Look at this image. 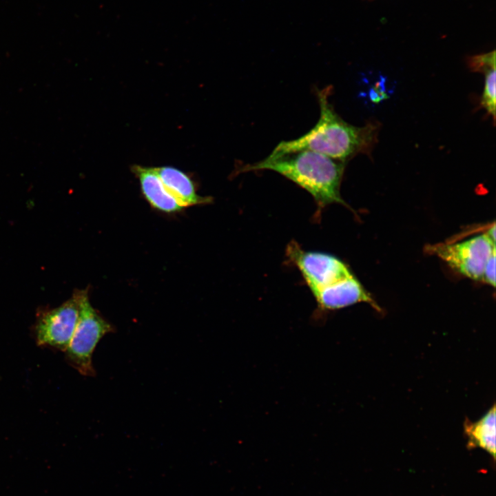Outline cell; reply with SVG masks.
<instances>
[{
  "instance_id": "cell-1",
  "label": "cell",
  "mask_w": 496,
  "mask_h": 496,
  "mask_svg": "<svg viewBox=\"0 0 496 496\" xmlns=\"http://www.w3.org/2000/svg\"><path fill=\"white\" fill-rule=\"evenodd\" d=\"M331 90V86L316 89L320 117L314 127L296 139L281 141L268 156L311 150L346 163L358 154L371 153L377 140L378 126L369 123L356 127L344 121L329 101Z\"/></svg>"
},
{
  "instance_id": "cell-2",
  "label": "cell",
  "mask_w": 496,
  "mask_h": 496,
  "mask_svg": "<svg viewBox=\"0 0 496 496\" xmlns=\"http://www.w3.org/2000/svg\"><path fill=\"white\" fill-rule=\"evenodd\" d=\"M345 162L322 154L301 150L269 157L238 167L237 174L268 169L276 172L307 191L313 198L320 213L333 203L347 206L340 196V185Z\"/></svg>"
},
{
  "instance_id": "cell-3",
  "label": "cell",
  "mask_w": 496,
  "mask_h": 496,
  "mask_svg": "<svg viewBox=\"0 0 496 496\" xmlns=\"http://www.w3.org/2000/svg\"><path fill=\"white\" fill-rule=\"evenodd\" d=\"M286 255L301 273L319 311H331L337 295L354 276L348 266L333 255L304 250L294 241L288 244Z\"/></svg>"
},
{
  "instance_id": "cell-4",
  "label": "cell",
  "mask_w": 496,
  "mask_h": 496,
  "mask_svg": "<svg viewBox=\"0 0 496 496\" xmlns=\"http://www.w3.org/2000/svg\"><path fill=\"white\" fill-rule=\"evenodd\" d=\"M74 293L78 300L79 314L74 332L65 351V357L68 362L80 374L94 376L93 353L102 338L114 331V328L92 306L86 289L77 290Z\"/></svg>"
},
{
  "instance_id": "cell-5",
  "label": "cell",
  "mask_w": 496,
  "mask_h": 496,
  "mask_svg": "<svg viewBox=\"0 0 496 496\" xmlns=\"http://www.w3.org/2000/svg\"><path fill=\"white\" fill-rule=\"evenodd\" d=\"M427 249L462 275L481 281L485 264L495 251V244L483 234L461 242L431 245Z\"/></svg>"
},
{
  "instance_id": "cell-6",
  "label": "cell",
  "mask_w": 496,
  "mask_h": 496,
  "mask_svg": "<svg viewBox=\"0 0 496 496\" xmlns=\"http://www.w3.org/2000/svg\"><path fill=\"white\" fill-rule=\"evenodd\" d=\"M79 314V307L74 293L59 307L39 311L34 327L37 345L65 352L74 332Z\"/></svg>"
},
{
  "instance_id": "cell-7",
  "label": "cell",
  "mask_w": 496,
  "mask_h": 496,
  "mask_svg": "<svg viewBox=\"0 0 496 496\" xmlns=\"http://www.w3.org/2000/svg\"><path fill=\"white\" fill-rule=\"evenodd\" d=\"M132 171L138 179L144 197L154 209L175 213L185 208L165 188L155 168L135 165Z\"/></svg>"
},
{
  "instance_id": "cell-8",
  "label": "cell",
  "mask_w": 496,
  "mask_h": 496,
  "mask_svg": "<svg viewBox=\"0 0 496 496\" xmlns=\"http://www.w3.org/2000/svg\"><path fill=\"white\" fill-rule=\"evenodd\" d=\"M155 170L167 191L183 207L211 202L210 197L197 194L193 181L183 171L169 166L155 167Z\"/></svg>"
},
{
  "instance_id": "cell-9",
  "label": "cell",
  "mask_w": 496,
  "mask_h": 496,
  "mask_svg": "<svg viewBox=\"0 0 496 496\" xmlns=\"http://www.w3.org/2000/svg\"><path fill=\"white\" fill-rule=\"evenodd\" d=\"M472 71L483 72L485 76L484 87L481 98L480 106L495 121L496 101V71L495 50L470 56L468 59Z\"/></svg>"
},
{
  "instance_id": "cell-10",
  "label": "cell",
  "mask_w": 496,
  "mask_h": 496,
  "mask_svg": "<svg viewBox=\"0 0 496 496\" xmlns=\"http://www.w3.org/2000/svg\"><path fill=\"white\" fill-rule=\"evenodd\" d=\"M464 428L469 447L482 448L495 457V404L477 421L472 422L466 419Z\"/></svg>"
},
{
  "instance_id": "cell-11",
  "label": "cell",
  "mask_w": 496,
  "mask_h": 496,
  "mask_svg": "<svg viewBox=\"0 0 496 496\" xmlns=\"http://www.w3.org/2000/svg\"><path fill=\"white\" fill-rule=\"evenodd\" d=\"M495 251L487 260L482 276V280L495 287Z\"/></svg>"
},
{
  "instance_id": "cell-12",
  "label": "cell",
  "mask_w": 496,
  "mask_h": 496,
  "mask_svg": "<svg viewBox=\"0 0 496 496\" xmlns=\"http://www.w3.org/2000/svg\"><path fill=\"white\" fill-rule=\"evenodd\" d=\"M486 235L488 236V238L495 244V223L493 224L492 227H490L486 233H485Z\"/></svg>"
}]
</instances>
